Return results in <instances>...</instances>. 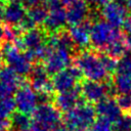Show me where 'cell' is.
<instances>
[{
    "instance_id": "obj_1",
    "label": "cell",
    "mask_w": 131,
    "mask_h": 131,
    "mask_svg": "<svg viewBox=\"0 0 131 131\" xmlns=\"http://www.w3.org/2000/svg\"><path fill=\"white\" fill-rule=\"evenodd\" d=\"M1 56L4 61L19 77L29 75L33 67L34 57L27 50L16 48L13 43L5 42L1 45Z\"/></svg>"
},
{
    "instance_id": "obj_2",
    "label": "cell",
    "mask_w": 131,
    "mask_h": 131,
    "mask_svg": "<svg viewBox=\"0 0 131 131\" xmlns=\"http://www.w3.org/2000/svg\"><path fill=\"white\" fill-rule=\"evenodd\" d=\"M75 66H77L85 76L90 81H106L107 73L104 70L99 57L92 51L83 50L75 58Z\"/></svg>"
},
{
    "instance_id": "obj_3",
    "label": "cell",
    "mask_w": 131,
    "mask_h": 131,
    "mask_svg": "<svg viewBox=\"0 0 131 131\" xmlns=\"http://www.w3.org/2000/svg\"><path fill=\"white\" fill-rule=\"evenodd\" d=\"M96 120V111L90 103L81 101L75 108L63 116V125L71 131L76 129H88Z\"/></svg>"
},
{
    "instance_id": "obj_4",
    "label": "cell",
    "mask_w": 131,
    "mask_h": 131,
    "mask_svg": "<svg viewBox=\"0 0 131 131\" xmlns=\"http://www.w3.org/2000/svg\"><path fill=\"white\" fill-rule=\"evenodd\" d=\"M122 37L123 35L120 30L113 27L104 19L95 20L90 29V43L97 50L104 51L111 43Z\"/></svg>"
},
{
    "instance_id": "obj_5",
    "label": "cell",
    "mask_w": 131,
    "mask_h": 131,
    "mask_svg": "<svg viewBox=\"0 0 131 131\" xmlns=\"http://www.w3.org/2000/svg\"><path fill=\"white\" fill-rule=\"evenodd\" d=\"M82 77H83V74L77 66L75 64L70 66L66 70L53 76L51 80L53 90L58 93L71 91L77 86L76 84L78 80H80Z\"/></svg>"
},
{
    "instance_id": "obj_6",
    "label": "cell",
    "mask_w": 131,
    "mask_h": 131,
    "mask_svg": "<svg viewBox=\"0 0 131 131\" xmlns=\"http://www.w3.org/2000/svg\"><path fill=\"white\" fill-rule=\"evenodd\" d=\"M115 91L114 83H111L107 80L104 81V83L87 80L81 86V93L88 102L97 103L101 99L105 98L106 95L115 93Z\"/></svg>"
},
{
    "instance_id": "obj_7",
    "label": "cell",
    "mask_w": 131,
    "mask_h": 131,
    "mask_svg": "<svg viewBox=\"0 0 131 131\" xmlns=\"http://www.w3.org/2000/svg\"><path fill=\"white\" fill-rule=\"evenodd\" d=\"M35 123L49 129L50 131H54L60 123V112L50 103L47 104H39L35 112L33 113Z\"/></svg>"
},
{
    "instance_id": "obj_8",
    "label": "cell",
    "mask_w": 131,
    "mask_h": 131,
    "mask_svg": "<svg viewBox=\"0 0 131 131\" xmlns=\"http://www.w3.org/2000/svg\"><path fill=\"white\" fill-rule=\"evenodd\" d=\"M14 102L15 107L19 113L29 116L30 114H33L38 106L37 93H35V91L30 86L24 84L16 90Z\"/></svg>"
},
{
    "instance_id": "obj_9",
    "label": "cell",
    "mask_w": 131,
    "mask_h": 131,
    "mask_svg": "<svg viewBox=\"0 0 131 131\" xmlns=\"http://www.w3.org/2000/svg\"><path fill=\"white\" fill-rule=\"evenodd\" d=\"M71 53L72 52L61 48L51 49L50 54L44 60V67L48 75L54 76L55 74L66 70L72 61Z\"/></svg>"
},
{
    "instance_id": "obj_10",
    "label": "cell",
    "mask_w": 131,
    "mask_h": 131,
    "mask_svg": "<svg viewBox=\"0 0 131 131\" xmlns=\"http://www.w3.org/2000/svg\"><path fill=\"white\" fill-rule=\"evenodd\" d=\"M45 43L46 40L44 32L40 29L34 28L32 30L26 31L20 38H16L13 42V45L20 50L26 49L27 51H34L43 46Z\"/></svg>"
},
{
    "instance_id": "obj_11",
    "label": "cell",
    "mask_w": 131,
    "mask_h": 131,
    "mask_svg": "<svg viewBox=\"0 0 131 131\" xmlns=\"http://www.w3.org/2000/svg\"><path fill=\"white\" fill-rule=\"evenodd\" d=\"M30 77V85L31 88L39 92H52L53 87L51 81L49 80L48 73L42 63H36L32 67L31 72L29 74Z\"/></svg>"
},
{
    "instance_id": "obj_12",
    "label": "cell",
    "mask_w": 131,
    "mask_h": 131,
    "mask_svg": "<svg viewBox=\"0 0 131 131\" xmlns=\"http://www.w3.org/2000/svg\"><path fill=\"white\" fill-rule=\"evenodd\" d=\"M101 16L115 28L123 26L127 16V8L126 6L118 3L117 1H111L110 3L105 4L101 8Z\"/></svg>"
},
{
    "instance_id": "obj_13",
    "label": "cell",
    "mask_w": 131,
    "mask_h": 131,
    "mask_svg": "<svg viewBox=\"0 0 131 131\" xmlns=\"http://www.w3.org/2000/svg\"><path fill=\"white\" fill-rule=\"evenodd\" d=\"M27 13L23 4L17 0H8L3 4V9L1 13L2 19L8 26L16 27L19 26L23 19L26 17Z\"/></svg>"
},
{
    "instance_id": "obj_14",
    "label": "cell",
    "mask_w": 131,
    "mask_h": 131,
    "mask_svg": "<svg viewBox=\"0 0 131 131\" xmlns=\"http://www.w3.org/2000/svg\"><path fill=\"white\" fill-rule=\"evenodd\" d=\"M81 95V87L76 86L73 90L58 93L54 98V106L64 114L75 108L82 100H80Z\"/></svg>"
},
{
    "instance_id": "obj_15",
    "label": "cell",
    "mask_w": 131,
    "mask_h": 131,
    "mask_svg": "<svg viewBox=\"0 0 131 131\" xmlns=\"http://www.w3.org/2000/svg\"><path fill=\"white\" fill-rule=\"evenodd\" d=\"M66 14H67V24L71 25V27L85 23V19L90 14L88 2L86 0H79L78 2L68 7Z\"/></svg>"
},
{
    "instance_id": "obj_16",
    "label": "cell",
    "mask_w": 131,
    "mask_h": 131,
    "mask_svg": "<svg viewBox=\"0 0 131 131\" xmlns=\"http://www.w3.org/2000/svg\"><path fill=\"white\" fill-rule=\"evenodd\" d=\"M96 114L110 122H115L122 115V111L117 103V100L112 97H105L98 101L95 106Z\"/></svg>"
},
{
    "instance_id": "obj_17",
    "label": "cell",
    "mask_w": 131,
    "mask_h": 131,
    "mask_svg": "<svg viewBox=\"0 0 131 131\" xmlns=\"http://www.w3.org/2000/svg\"><path fill=\"white\" fill-rule=\"evenodd\" d=\"M90 29L89 23H83L77 26H72L69 31V35L74 43L81 49H85L90 44Z\"/></svg>"
},
{
    "instance_id": "obj_18",
    "label": "cell",
    "mask_w": 131,
    "mask_h": 131,
    "mask_svg": "<svg viewBox=\"0 0 131 131\" xmlns=\"http://www.w3.org/2000/svg\"><path fill=\"white\" fill-rule=\"evenodd\" d=\"M66 24H67L66 10L60 6L58 8L49 10L43 25L48 32L54 34L60 32V30L66 26Z\"/></svg>"
},
{
    "instance_id": "obj_19",
    "label": "cell",
    "mask_w": 131,
    "mask_h": 131,
    "mask_svg": "<svg viewBox=\"0 0 131 131\" xmlns=\"http://www.w3.org/2000/svg\"><path fill=\"white\" fill-rule=\"evenodd\" d=\"M0 82L12 93L18 88V86L24 85V83H21L23 81L20 77L8 67H3L0 70Z\"/></svg>"
},
{
    "instance_id": "obj_20",
    "label": "cell",
    "mask_w": 131,
    "mask_h": 131,
    "mask_svg": "<svg viewBox=\"0 0 131 131\" xmlns=\"http://www.w3.org/2000/svg\"><path fill=\"white\" fill-rule=\"evenodd\" d=\"M127 48H128L127 42H126L125 38L122 37L121 39H118V40L114 41L113 43H111L104 50V53H106L107 55L119 60L127 54Z\"/></svg>"
},
{
    "instance_id": "obj_21",
    "label": "cell",
    "mask_w": 131,
    "mask_h": 131,
    "mask_svg": "<svg viewBox=\"0 0 131 131\" xmlns=\"http://www.w3.org/2000/svg\"><path fill=\"white\" fill-rule=\"evenodd\" d=\"M9 121L10 127H12L14 131H28L33 124L28 115L21 114L19 112L13 113Z\"/></svg>"
},
{
    "instance_id": "obj_22",
    "label": "cell",
    "mask_w": 131,
    "mask_h": 131,
    "mask_svg": "<svg viewBox=\"0 0 131 131\" xmlns=\"http://www.w3.org/2000/svg\"><path fill=\"white\" fill-rule=\"evenodd\" d=\"M114 87L120 94L131 95V74H118L115 73Z\"/></svg>"
},
{
    "instance_id": "obj_23",
    "label": "cell",
    "mask_w": 131,
    "mask_h": 131,
    "mask_svg": "<svg viewBox=\"0 0 131 131\" xmlns=\"http://www.w3.org/2000/svg\"><path fill=\"white\" fill-rule=\"evenodd\" d=\"M48 11L45 5H38L33 8H30L27 12V16L34 23V25H41L44 24L47 17Z\"/></svg>"
},
{
    "instance_id": "obj_24",
    "label": "cell",
    "mask_w": 131,
    "mask_h": 131,
    "mask_svg": "<svg viewBox=\"0 0 131 131\" xmlns=\"http://www.w3.org/2000/svg\"><path fill=\"white\" fill-rule=\"evenodd\" d=\"M15 108L14 98L11 96L0 99V119H8V117L13 114Z\"/></svg>"
},
{
    "instance_id": "obj_25",
    "label": "cell",
    "mask_w": 131,
    "mask_h": 131,
    "mask_svg": "<svg viewBox=\"0 0 131 131\" xmlns=\"http://www.w3.org/2000/svg\"><path fill=\"white\" fill-rule=\"evenodd\" d=\"M114 131H131V113H125L120 116L113 124Z\"/></svg>"
},
{
    "instance_id": "obj_26",
    "label": "cell",
    "mask_w": 131,
    "mask_h": 131,
    "mask_svg": "<svg viewBox=\"0 0 131 131\" xmlns=\"http://www.w3.org/2000/svg\"><path fill=\"white\" fill-rule=\"evenodd\" d=\"M98 57L104 68V70L106 71V73H113V72H116V69H117V64H118V60L115 59L114 57L107 55L106 53H100L98 54Z\"/></svg>"
},
{
    "instance_id": "obj_27",
    "label": "cell",
    "mask_w": 131,
    "mask_h": 131,
    "mask_svg": "<svg viewBox=\"0 0 131 131\" xmlns=\"http://www.w3.org/2000/svg\"><path fill=\"white\" fill-rule=\"evenodd\" d=\"M90 131H114V129L112 122L99 117L90 127Z\"/></svg>"
},
{
    "instance_id": "obj_28",
    "label": "cell",
    "mask_w": 131,
    "mask_h": 131,
    "mask_svg": "<svg viewBox=\"0 0 131 131\" xmlns=\"http://www.w3.org/2000/svg\"><path fill=\"white\" fill-rule=\"evenodd\" d=\"M117 103L120 106L121 111L124 112H131V95L129 94H119L117 97Z\"/></svg>"
},
{
    "instance_id": "obj_29",
    "label": "cell",
    "mask_w": 131,
    "mask_h": 131,
    "mask_svg": "<svg viewBox=\"0 0 131 131\" xmlns=\"http://www.w3.org/2000/svg\"><path fill=\"white\" fill-rule=\"evenodd\" d=\"M44 2H45V7L48 8L49 10L54 9V8H58L61 6L60 0H44Z\"/></svg>"
},
{
    "instance_id": "obj_30",
    "label": "cell",
    "mask_w": 131,
    "mask_h": 131,
    "mask_svg": "<svg viewBox=\"0 0 131 131\" xmlns=\"http://www.w3.org/2000/svg\"><path fill=\"white\" fill-rule=\"evenodd\" d=\"M19 2L23 4L24 7H27L28 9H30V8L40 5L41 0H19Z\"/></svg>"
},
{
    "instance_id": "obj_31",
    "label": "cell",
    "mask_w": 131,
    "mask_h": 131,
    "mask_svg": "<svg viewBox=\"0 0 131 131\" xmlns=\"http://www.w3.org/2000/svg\"><path fill=\"white\" fill-rule=\"evenodd\" d=\"M11 94H12V92L0 82V99H3L5 97H8Z\"/></svg>"
},
{
    "instance_id": "obj_32",
    "label": "cell",
    "mask_w": 131,
    "mask_h": 131,
    "mask_svg": "<svg viewBox=\"0 0 131 131\" xmlns=\"http://www.w3.org/2000/svg\"><path fill=\"white\" fill-rule=\"evenodd\" d=\"M88 3L89 2H92L94 5H96V6H104L105 4H107V3H110L112 0H86Z\"/></svg>"
},
{
    "instance_id": "obj_33",
    "label": "cell",
    "mask_w": 131,
    "mask_h": 131,
    "mask_svg": "<svg viewBox=\"0 0 131 131\" xmlns=\"http://www.w3.org/2000/svg\"><path fill=\"white\" fill-rule=\"evenodd\" d=\"M3 40H4V26H3L1 17H0V44L2 43Z\"/></svg>"
},
{
    "instance_id": "obj_34",
    "label": "cell",
    "mask_w": 131,
    "mask_h": 131,
    "mask_svg": "<svg viewBox=\"0 0 131 131\" xmlns=\"http://www.w3.org/2000/svg\"><path fill=\"white\" fill-rule=\"evenodd\" d=\"M79 0H60V2H61V4L62 5H66V6H71L72 4H74V3H76V2H78Z\"/></svg>"
},
{
    "instance_id": "obj_35",
    "label": "cell",
    "mask_w": 131,
    "mask_h": 131,
    "mask_svg": "<svg viewBox=\"0 0 131 131\" xmlns=\"http://www.w3.org/2000/svg\"><path fill=\"white\" fill-rule=\"evenodd\" d=\"M125 40H126V42H127V45H128V46H131V30L127 32L126 37H125Z\"/></svg>"
},
{
    "instance_id": "obj_36",
    "label": "cell",
    "mask_w": 131,
    "mask_h": 131,
    "mask_svg": "<svg viewBox=\"0 0 131 131\" xmlns=\"http://www.w3.org/2000/svg\"><path fill=\"white\" fill-rule=\"evenodd\" d=\"M54 131H71V130L69 128H67L64 125H59Z\"/></svg>"
},
{
    "instance_id": "obj_37",
    "label": "cell",
    "mask_w": 131,
    "mask_h": 131,
    "mask_svg": "<svg viewBox=\"0 0 131 131\" xmlns=\"http://www.w3.org/2000/svg\"><path fill=\"white\" fill-rule=\"evenodd\" d=\"M125 6L128 10L131 11V0H126V3H125Z\"/></svg>"
},
{
    "instance_id": "obj_38",
    "label": "cell",
    "mask_w": 131,
    "mask_h": 131,
    "mask_svg": "<svg viewBox=\"0 0 131 131\" xmlns=\"http://www.w3.org/2000/svg\"><path fill=\"white\" fill-rule=\"evenodd\" d=\"M2 67H3V58H1L0 56V70L2 69Z\"/></svg>"
},
{
    "instance_id": "obj_39",
    "label": "cell",
    "mask_w": 131,
    "mask_h": 131,
    "mask_svg": "<svg viewBox=\"0 0 131 131\" xmlns=\"http://www.w3.org/2000/svg\"><path fill=\"white\" fill-rule=\"evenodd\" d=\"M74 131H88L87 129H76V130H74Z\"/></svg>"
},
{
    "instance_id": "obj_40",
    "label": "cell",
    "mask_w": 131,
    "mask_h": 131,
    "mask_svg": "<svg viewBox=\"0 0 131 131\" xmlns=\"http://www.w3.org/2000/svg\"><path fill=\"white\" fill-rule=\"evenodd\" d=\"M127 54H128V56H129L130 59H131V51H130V52H127Z\"/></svg>"
},
{
    "instance_id": "obj_41",
    "label": "cell",
    "mask_w": 131,
    "mask_h": 131,
    "mask_svg": "<svg viewBox=\"0 0 131 131\" xmlns=\"http://www.w3.org/2000/svg\"><path fill=\"white\" fill-rule=\"evenodd\" d=\"M0 131H7V130H5V129H0Z\"/></svg>"
},
{
    "instance_id": "obj_42",
    "label": "cell",
    "mask_w": 131,
    "mask_h": 131,
    "mask_svg": "<svg viewBox=\"0 0 131 131\" xmlns=\"http://www.w3.org/2000/svg\"><path fill=\"white\" fill-rule=\"evenodd\" d=\"M0 1H1V2H3V0H0Z\"/></svg>"
},
{
    "instance_id": "obj_43",
    "label": "cell",
    "mask_w": 131,
    "mask_h": 131,
    "mask_svg": "<svg viewBox=\"0 0 131 131\" xmlns=\"http://www.w3.org/2000/svg\"><path fill=\"white\" fill-rule=\"evenodd\" d=\"M130 113H131V112H130Z\"/></svg>"
}]
</instances>
